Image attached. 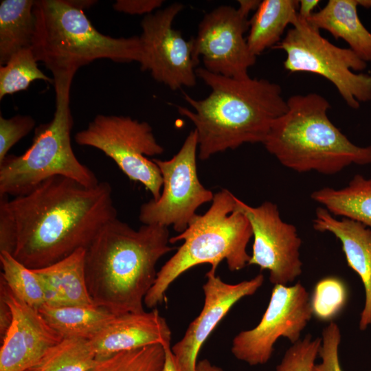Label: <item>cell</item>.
<instances>
[{
	"instance_id": "obj_1",
	"label": "cell",
	"mask_w": 371,
	"mask_h": 371,
	"mask_svg": "<svg viewBox=\"0 0 371 371\" xmlns=\"http://www.w3.org/2000/svg\"><path fill=\"white\" fill-rule=\"evenodd\" d=\"M112 192L106 181L87 187L54 177L26 194L0 195V252L38 269L86 249L117 218Z\"/></svg>"
},
{
	"instance_id": "obj_2",
	"label": "cell",
	"mask_w": 371,
	"mask_h": 371,
	"mask_svg": "<svg viewBox=\"0 0 371 371\" xmlns=\"http://www.w3.org/2000/svg\"><path fill=\"white\" fill-rule=\"evenodd\" d=\"M167 227L135 229L117 218L106 223L85 249V273L95 306L115 315L144 312L158 260L174 248Z\"/></svg>"
},
{
	"instance_id": "obj_3",
	"label": "cell",
	"mask_w": 371,
	"mask_h": 371,
	"mask_svg": "<svg viewBox=\"0 0 371 371\" xmlns=\"http://www.w3.org/2000/svg\"><path fill=\"white\" fill-rule=\"evenodd\" d=\"M196 75L210 93L202 100L184 93L193 110L178 106L177 111L194 125L202 160L245 143H263L273 122L287 111L280 85L267 79H236L204 67Z\"/></svg>"
},
{
	"instance_id": "obj_4",
	"label": "cell",
	"mask_w": 371,
	"mask_h": 371,
	"mask_svg": "<svg viewBox=\"0 0 371 371\" xmlns=\"http://www.w3.org/2000/svg\"><path fill=\"white\" fill-rule=\"evenodd\" d=\"M287 111L276 119L263 142L284 166L298 172L334 175L350 164H371V145L359 146L330 120L329 102L311 93L286 100Z\"/></svg>"
},
{
	"instance_id": "obj_5",
	"label": "cell",
	"mask_w": 371,
	"mask_h": 371,
	"mask_svg": "<svg viewBox=\"0 0 371 371\" xmlns=\"http://www.w3.org/2000/svg\"><path fill=\"white\" fill-rule=\"evenodd\" d=\"M235 196L226 189L214 194L212 205L202 215L196 214L187 229L170 238V243H183L161 267L144 298L148 308L164 302L170 285L188 269L202 264H210L216 271L225 260L229 269L239 271L250 260L247 244L253 236L246 216L236 208Z\"/></svg>"
},
{
	"instance_id": "obj_6",
	"label": "cell",
	"mask_w": 371,
	"mask_h": 371,
	"mask_svg": "<svg viewBox=\"0 0 371 371\" xmlns=\"http://www.w3.org/2000/svg\"><path fill=\"white\" fill-rule=\"evenodd\" d=\"M32 48L53 76L74 74L98 59L140 63L139 36L113 38L97 30L71 0H36Z\"/></svg>"
},
{
	"instance_id": "obj_7",
	"label": "cell",
	"mask_w": 371,
	"mask_h": 371,
	"mask_svg": "<svg viewBox=\"0 0 371 371\" xmlns=\"http://www.w3.org/2000/svg\"><path fill=\"white\" fill-rule=\"evenodd\" d=\"M74 75L53 76L54 116L35 128L32 143L23 154L8 155L0 162V195L26 194L54 177L71 179L87 187L99 183L95 173L78 159L71 146L70 88Z\"/></svg>"
},
{
	"instance_id": "obj_8",
	"label": "cell",
	"mask_w": 371,
	"mask_h": 371,
	"mask_svg": "<svg viewBox=\"0 0 371 371\" xmlns=\"http://www.w3.org/2000/svg\"><path fill=\"white\" fill-rule=\"evenodd\" d=\"M273 49L286 53L284 67L291 73L308 72L330 81L346 103L358 109L371 100V76L355 74L367 63L350 48L337 47L324 38L320 30L298 18Z\"/></svg>"
},
{
	"instance_id": "obj_9",
	"label": "cell",
	"mask_w": 371,
	"mask_h": 371,
	"mask_svg": "<svg viewBox=\"0 0 371 371\" xmlns=\"http://www.w3.org/2000/svg\"><path fill=\"white\" fill-rule=\"evenodd\" d=\"M76 142L104 153L129 179L141 183L157 200L163 179L157 165L147 157L161 155L158 144L146 122L126 116L99 114L88 126L76 133Z\"/></svg>"
},
{
	"instance_id": "obj_10",
	"label": "cell",
	"mask_w": 371,
	"mask_h": 371,
	"mask_svg": "<svg viewBox=\"0 0 371 371\" xmlns=\"http://www.w3.org/2000/svg\"><path fill=\"white\" fill-rule=\"evenodd\" d=\"M197 147V133L194 130L171 159H153L160 170L163 190L158 199H151L141 205L139 219L143 225H172L180 234L195 217L199 206L212 201L214 194L198 177Z\"/></svg>"
},
{
	"instance_id": "obj_11",
	"label": "cell",
	"mask_w": 371,
	"mask_h": 371,
	"mask_svg": "<svg viewBox=\"0 0 371 371\" xmlns=\"http://www.w3.org/2000/svg\"><path fill=\"white\" fill-rule=\"evenodd\" d=\"M312 316L311 297L302 284L274 285L260 322L234 337L232 353L250 366L265 364L271 357L276 341L282 337L292 344L297 341Z\"/></svg>"
},
{
	"instance_id": "obj_12",
	"label": "cell",
	"mask_w": 371,
	"mask_h": 371,
	"mask_svg": "<svg viewBox=\"0 0 371 371\" xmlns=\"http://www.w3.org/2000/svg\"><path fill=\"white\" fill-rule=\"evenodd\" d=\"M183 9V4L173 3L144 16L139 36L142 47L141 69L149 71L156 81L172 90L196 83V66L199 62L193 56V40L186 41L180 31L172 27Z\"/></svg>"
},
{
	"instance_id": "obj_13",
	"label": "cell",
	"mask_w": 371,
	"mask_h": 371,
	"mask_svg": "<svg viewBox=\"0 0 371 371\" xmlns=\"http://www.w3.org/2000/svg\"><path fill=\"white\" fill-rule=\"evenodd\" d=\"M248 16L238 8L221 5L201 20L193 40V56L201 58L204 68L223 76L246 79L256 56L250 51L245 33L249 30Z\"/></svg>"
},
{
	"instance_id": "obj_14",
	"label": "cell",
	"mask_w": 371,
	"mask_h": 371,
	"mask_svg": "<svg viewBox=\"0 0 371 371\" xmlns=\"http://www.w3.org/2000/svg\"><path fill=\"white\" fill-rule=\"evenodd\" d=\"M236 208L248 218L254 244L249 265L269 271L274 285H287L302 272L300 258L302 240L296 227L282 221L276 204L265 201L252 207L235 197Z\"/></svg>"
},
{
	"instance_id": "obj_15",
	"label": "cell",
	"mask_w": 371,
	"mask_h": 371,
	"mask_svg": "<svg viewBox=\"0 0 371 371\" xmlns=\"http://www.w3.org/2000/svg\"><path fill=\"white\" fill-rule=\"evenodd\" d=\"M203 285L204 304L200 314L189 324L182 339L171 350L181 371H196L200 349L214 329L240 299L252 295L262 285V273L237 284L225 282L210 269Z\"/></svg>"
},
{
	"instance_id": "obj_16",
	"label": "cell",
	"mask_w": 371,
	"mask_h": 371,
	"mask_svg": "<svg viewBox=\"0 0 371 371\" xmlns=\"http://www.w3.org/2000/svg\"><path fill=\"white\" fill-rule=\"evenodd\" d=\"M0 297L12 314L11 325L1 339L0 371H27L63 338L37 309L16 297L1 277Z\"/></svg>"
},
{
	"instance_id": "obj_17",
	"label": "cell",
	"mask_w": 371,
	"mask_h": 371,
	"mask_svg": "<svg viewBox=\"0 0 371 371\" xmlns=\"http://www.w3.org/2000/svg\"><path fill=\"white\" fill-rule=\"evenodd\" d=\"M98 360L119 352L160 344L170 346L171 330L157 309L116 315L88 340Z\"/></svg>"
},
{
	"instance_id": "obj_18",
	"label": "cell",
	"mask_w": 371,
	"mask_h": 371,
	"mask_svg": "<svg viewBox=\"0 0 371 371\" xmlns=\"http://www.w3.org/2000/svg\"><path fill=\"white\" fill-rule=\"evenodd\" d=\"M313 227L340 240L348 266L361 278L366 299L359 325L361 330H366L371 325V229L351 219H337L324 207L316 209Z\"/></svg>"
},
{
	"instance_id": "obj_19",
	"label": "cell",
	"mask_w": 371,
	"mask_h": 371,
	"mask_svg": "<svg viewBox=\"0 0 371 371\" xmlns=\"http://www.w3.org/2000/svg\"><path fill=\"white\" fill-rule=\"evenodd\" d=\"M357 0H329L306 21L318 30H325L335 38L345 41L361 59L371 61V33L357 13Z\"/></svg>"
},
{
	"instance_id": "obj_20",
	"label": "cell",
	"mask_w": 371,
	"mask_h": 371,
	"mask_svg": "<svg viewBox=\"0 0 371 371\" xmlns=\"http://www.w3.org/2000/svg\"><path fill=\"white\" fill-rule=\"evenodd\" d=\"M299 1L264 0L249 20L247 38L251 53L257 56L280 42L287 25L297 20Z\"/></svg>"
},
{
	"instance_id": "obj_21",
	"label": "cell",
	"mask_w": 371,
	"mask_h": 371,
	"mask_svg": "<svg viewBox=\"0 0 371 371\" xmlns=\"http://www.w3.org/2000/svg\"><path fill=\"white\" fill-rule=\"evenodd\" d=\"M38 311L47 324L63 339L89 340L116 316L107 309L98 306L51 307L43 304Z\"/></svg>"
},
{
	"instance_id": "obj_22",
	"label": "cell",
	"mask_w": 371,
	"mask_h": 371,
	"mask_svg": "<svg viewBox=\"0 0 371 371\" xmlns=\"http://www.w3.org/2000/svg\"><path fill=\"white\" fill-rule=\"evenodd\" d=\"M311 197L331 214L357 221L371 229V179L355 175L345 188H323L314 191Z\"/></svg>"
},
{
	"instance_id": "obj_23",
	"label": "cell",
	"mask_w": 371,
	"mask_h": 371,
	"mask_svg": "<svg viewBox=\"0 0 371 371\" xmlns=\"http://www.w3.org/2000/svg\"><path fill=\"white\" fill-rule=\"evenodd\" d=\"M33 0H2L0 3V65L19 50L32 47L36 20Z\"/></svg>"
},
{
	"instance_id": "obj_24",
	"label": "cell",
	"mask_w": 371,
	"mask_h": 371,
	"mask_svg": "<svg viewBox=\"0 0 371 371\" xmlns=\"http://www.w3.org/2000/svg\"><path fill=\"white\" fill-rule=\"evenodd\" d=\"M85 254V249L81 248L53 265L34 270L54 284L69 305L95 306L87 285Z\"/></svg>"
},
{
	"instance_id": "obj_25",
	"label": "cell",
	"mask_w": 371,
	"mask_h": 371,
	"mask_svg": "<svg viewBox=\"0 0 371 371\" xmlns=\"http://www.w3.org/2000/svg\"><path fill=\"white\" fill-rule=\"evenodd\" d=\"M98 361L87 339L66 338L27 371H89Z\"/></svg>"
},
{
	"instance_id": "obj_26",
	"label": "cell",
	"mask_w": 371,
	"mask_h": 371,
	"mask_svg": "<svg viewBox=\"0 0 371 371\" xmlns=\"http://www.w3.org/2000/svg\"><path fill=\"white\" fill-rule=\"evenodd\" d=\"M38 61L30 47L13 54L0 67V100L26 90L34 80H43L54 85V78L47 76L38 67Z\"/></svg>"
},
{
	"instance_id": "obj_27",
	"label": "cell",
	"mask_w": 371,
	"mask_h": 371,
	"mask_svg": "<svg viewBox=\"0 0 371 371\" xmlns=\"http://www.w3.org/2000/svg\"><path fill=\"white\" fill-rule=\"evenodd\" d=\"M0 262L1 277L16 297L37 310L45 304L42 285L33 269L5 251L0 252Z\"/></svg>"
},
{
	"instance_id": "obj_28",
	"label": "cell",
	"mask_w": 371,
	"mask_h": 371,
	"mask_svg": "<svg viewBox=\"0 0 371 371\" xmlns=\"http://www.w3.org/2000/svg\"><path fill=\"white\" fill-rule=\"evenodd\" d=\"M166 347L157 344L100 359L89 371H163Z\"/></svg>"
},
{
	"instance_id": "obj_29",
	"label": "cell",
	"mask_w": 371,
	"mask_h": 371,
	"mask_svg": "<svg viewBox=\"0 0 371 371\" xmlns=\"http://www.w3.org/2000/svg\"><path fill=\"white\" fill-rule=\"evenodd\" d=\"M348 298L344 282L333 276L319 280L311 297V306L314 317L321 321H331L343 311Z\"/></svg>"
},
{
	"instance_id": "obj_30",
	"label": "cell",
	"mask_w": 371,
	"mask_h": 371,
	"mask_svg": "<svg viewBox=\"0 0 371 371\" xmlns=\"http://www.w3.org/2000/svg\"><path fill=\"white\" fill-rule=\"evenodd\" d=\"M285 352L276 371H311L319 355L322 339L308 334L299 339Z\"/></svg>"
},
{
	"instance_id": "obj_31",
	"label": "cell",
	"mask_w": 371,
	"mask_h": 371,
	"mask_svg": "<svg viewBox=\"0 0 371 371\" xmlns=\"http://www.w3.org/2000/svg\"><path fill=\"white\" fill-rule=\"evenodd\" d=\"M36 122L30 115H16L10 118L0 115V162L18 142L34 128Z\"/></svg>"
},
{
	"instance_id": "obj_32",
	"label": "cell",
	"mask_w": 371,
	"mask_h": 371,
	"mask_svg": "<svg viewBox=\"0 0 371 371\" xmlns=\"http://www.w3.org/2000/svg\"><path fill=\"white\" fill-rule=\"evenodd\" d=\"M341 337L339 326L330 322L322 330V344L319 352L321 362L315 364L311 371H343L339 359Z\"/></svg>"
},
{
	"instance_id": "obj_33",
	"label": "cell",
	"mask_w": 371,
	"mask_h": 371,
	"mask_svg": "<svg viewBox=\"0 0 371 371\" xmlns=\"http://www.w3.org/2000/svg\"><path fill=\"white\" fill-rule=\"evenodd\" d=\"M164 1L161 0H118L113 3L116 11L132 15L149 14L159 10Z\"/></svg>"
},
{
	"instance_id": "obj_34",
	"label": "cell",
	"mask_w": 371,
	"mask_h": 371,
	"mask_svg": "<svg viewBox=\"0 0 371 371\" xmlns=\"http://www.w3.org/2000/svg\"><path fill=\"white\" fill-rule=\"evenodd\" d=\"M12 320V311L5 302L0 297V335L2 339L9 329Z\"/></svg>"
},
{
	"instance_id": "obj_35",
	"label": "cell",
	"mask_w": 371,
	"mask_h": 371,
	"mask_svg": "<svg viewBox=\"0 0 371 371\" xmlns=\"http://www.w3.org/2000/svg\"><path fill=\"white\" fill-rule=\"evenodd\" d=\"M319 2V0L299 1L298 18L303 21H307L313 15L314 9L318 5Z\"/></svg>"
},
{
	"instance_id": "obj_36",
	"label": "cell",
	"mask_w": 371,
	"mask_h": 371,
	"mask_svg": "<svg viewBox=\"0 0 371 371\" xmlns=\"http://www.w3.org/2000/svg\"><path fill=\"white\" fill-rule=\"evenodd\" d=\"M163 371H181L176 363L170 346L166 347V359Z\"/></svg>"
},
{
	"instance_id": "obj_37",
	"label": "cell",
	"mask_w": 371,
	"mask_h": 371,
	"mask_svg": "<svg viewBox=\"0 0 371 371\" xmlns=\"http://www.w3.org/2000/svg\"><path fill=\"white\" fill-rule=\"evenodd\" d=\"M260 1L258 0H240L238 1L239 7L238 8L243 14L248 16L251 11L257 10Z\"/></svg>"
},
{
	"instance_id": "obj_38",
	"label": "cell",
	"mask_w": 371,
	"mask_h": 371,
	"mask_svg": "<svg viewBox=\"0 0 371 371\" xmlns=\"http://www.w3.org/2000/svg\"><path fill=\"white\" fill-rule=\"evenodd\" d=\"M196 371H223L221 368L212 364L209 360L203 359L197 362Z\"/></svg>"
},
{
	"instance_id": "obj_39",
	"label": "cell",
	"mask_w": 371,
	"mask_h": 371,
	"mask_svg": "<svg viewBox=\"0 0 371 371\" xmlns=\"http://www.w3.org/2000/svg\"><path fill=\"white\" fill-rule=\"evenodd\" d=\"M358 5L363 6L366 8H371V0H357Z\"/></svg>"
}]
</instances>
